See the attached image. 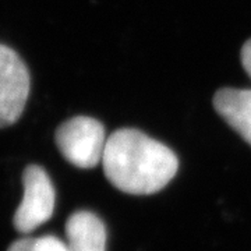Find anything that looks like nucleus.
Returning a JSON list of instances; mask_svg holds the SVG:
<instances>
[{
    "mask_svg": "<svg viewBox=\"0 0 251 251\" xmlns=\"http://www.w3.org/2000/svg\"><path fill=\"white\" fill-rule=\"evenodd\" d=\"M102 166L120 191L148 196L161 191L175 177L179 159L166 145L135 128H120L108 138Z\"/></svg>",
    "mask_w": 251,
    "mask_h": 251,
    "instance_id": "f257e3e1",
    "label": "nucleus"
},
{
    "mask_svg": "<svg viewBox=\"0 0 251 251\" xmlns=\"http://www.w3.org/2000/svg\"><path fill=\"white\" fill-rule=\"evenodd\" d=\"M54 141L70 163L81 169H91L102 162L108 138L105 127L97 119L75 116L59 126Z\"/></svg>",
    "mask_w": 251,
    "mask_h": 251,
    "instance_id": "f03ea898",
    "label": "nucleus"
},
{
    "mask_svg": "<svg viewBox=\"0 0 251 251\" xmlns=\"http://www.w3.org/2000/svg\"><path fill=\"white\" fill-rule=\"evenodd\" d=\"M24 196L13 218V225L20 233L28 234L48 222L54 211L56 193L45 169L29 165L23 175Z\"/></svg>",
    "mask_w": 251,
    "mask_h": 251,
    "instance_id": "7ed1b4c3",
    "label": "nucleus"
},
{
    "mask_svg": "<svg viewBox=\"0 0 251 251\" xmlns=\"http://www.w3.org/2000/svg\"><path fill=\"white\" fill-rule=\"evenodd\" d=\"M31 91V75L25 62L9 46L0 44V128L21 117Z\"/></svg>",
    "mask_w": 251,
    "mask_h": 251,
    "instance_id": "20e7f679",
    "label": "nucleus"
},
{
    "mask_svg": "<svg viewBox=\"0 0 251 251\" xmlns=\"http://www.w3.org/2000/svg\"><path fill=\"white\" fill-rule=\"evenodd\" d=\"M216 113L251 145V90L221 88L214 97Z\"/></svg>",
    "mask_w": 251,
    "mask_h": 251,
    "instance_id": "39448f33",
    "label": "nucleus"
},
{
    "mask_svg": "<svg viewBox=\"0 0 251 251\" xmlns=\"http://www.w3.org/2000/svg\"><path fill=\"white\" fill-rule=\"evenodd\" d=\"M66 237L70 251H106V227L90 211L74 212L67 219Z\"/></svg>",
    "mask_w": 251,
    "mask_h": 251,
    "instance_id": "423d86ee",
    "label": "nucleus"
},
{
    "mask_svg": "<svg viewBox=\"0 0 251 251\" xmlns=\"http://www.w3.org/2000/svg\"><path fill=\"white\" fill-rule=\"evenodd\" d=\"M7 251H70L67 243L56 236H42V237H27L20 239L10 246Z\"/></svg>",
    "mask_w": 251,
    "mask_h": 251,
    "instance_id": "0eeeda50",
    "label": "nucleus"
},
{
    "mask_svg": "<svg viewBox=\"0 0 251 251\" xmlns=\"http://www.w3.org/2000/svg\"><path fill=\"white\" fill-rule=\"evenodd\" d=\"M242 64L246 73L251 77V39H249L242 48Z\"/></svg>",
    "mask_w": 251,
    "mask_h": 251,
    "instance_id": "6e6552de",
    "label": "nucleus"
}]
</instances>
